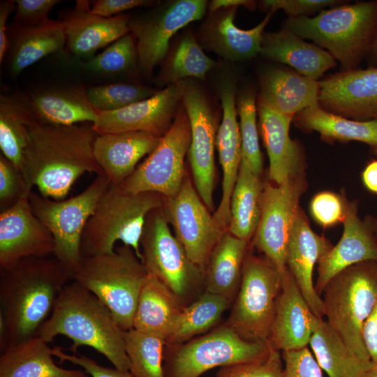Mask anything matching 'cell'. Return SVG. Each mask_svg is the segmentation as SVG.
Masks as SVG:
<instances>
[{"instance_id": "74e56055", "label": "cell", "mask_w": 377, "mask_h": 377, "mask_svg": "<svg viewBox=\"0 0 377 377\" xmlns=\"http://www.w3.org/2000/svg\"><path fill=\"white\" fill-rule=\"evenodd\" d=\"M36 122L25 94L16 92L0 97V148L1 154L22 172L30 127Z\"/></svg>"}, {"instance_id": "3957f363", "label": "cell", "mask_w": 377, "mask_h": 377, "mask_svg": "<svg viewBox=\"0 0 377 377\" xmlns=\"http://www.w3.org/2000/svg\"><path fill=\"white\" fill-rule=\"evenodd\" d=\"M123 332L110 310L94 294L71 281L63 288L47 320L36 336L47 343L59 336L71 339V350L88 346L104 355L114 366L130 370Z\"/></svg>"}, {"instance_id": "db71d44e", "label": "cell", "mask_w": 377, "mask_h": 377, "mask_svg": "<svg viewBox=\"0 0 377 377\" xmlns=\"http://www.w3.org/2000/svg\"><path fill=\"white\" fill-rule=\"evenodd\" d=\"M362 336L371 362L377 364V303L363 325Z\"/></svg>"}, {"instance_id": "c3c4849f", "label": "cell", "mask_w": 377, "mask_h": 377, "mask_svg": "<svg viewBox=\"0 0 377 377\" xmlns=\"http://www.w3.org/2000/svg\"><path fill=\"white\" fill-rule=\"evenodd\" d=\"M283 377H324L322 369L307 346L281 352Z\"/></svg>"}, {"instance_id": "9f6ffc18", "label": "cell", "mask_w": 377, "mask_h": 377, "mask_svg": "<svg viewBox=\"0 0 377 377\" xmlns=\"http://www.w3.org/2000/svg\"><path fill=\"white\" fill-rule=\"evenodd\" d=\"M362 180L369 191L377 194V160L366 165L362 173Z\"/></svg>"}, {"instance_id": "836d02e7", "label": "cell", "mask_w": 377, "mask_h": 377, "mask_svg": "<svg viewBox=\"0 0 377 377\" xmlns=\"http://www.w3.org/2000/svg\"><path fill=\"white\" fill-rule=\"evenodd\" d=\"M249 242L228 231L214 247L205 274V291L227 298L232 304L238 293Z\"/></svg>"}, {"instance_id": "6da1fadb", "label": "cell", "mask_w": 377, "mask_h": 377, "mask_svg": "<svg viewBox=\"0 0 377 377\" xmlns=\"http://www.w3.org/2000/svg\"><path fill=\"white\" fill-rule=\"evenodd\" d=\"M72 276L54 256L0 269V350L36 336Z\"/></svg>"}, {"instance_id": "7dc6e473", "label": "cell", "mask_w": 377, "mask_h": 377, "mask_svg": "<svg viewBox=\"0 0 377 377\" xmlns=\"http://www.w3.org/2000/svg\"><path fill=\"white\" fill-rule=\"evenodd\" d=\"M310 208L313 218L320 225L330 227L343 221L346 205L338 195L323 191L313 198Z\"/></svg>"}, {"instance_id": "ffe728a7", "label": "cell", "mask_w": 377, "mask_h": 377, "mask_svg": "<svg viewBox=\"0 0 377 377\" xmlns=\"http://www.w3.org/2000/svg\"><path fill=\"white\" fill-rule=\"evenodd\" d=\"M219 92L223 117L216 133V147L223 171V180L221 201L213 216L219 226L227 230L230 221V198L241 164L242 142L234 81L229 77L222 79Z\"/></svg>"}, {"instance_id": "484cf974", "label": "cell", "mask_w": 377, "mask_h": 377, "mask_svg": "<svg viewBox=\"0 0 377 377\" xmlns=\"http://www.w3.org/2000/svg\"><path fill=\"white\" fill-rule=\"evenodd\" d=\"M237 8H228L209 13L200 29L202 43L222 58L242 61L260 52L264 29L272 12L252 29L244 30L235 24Z\"/></svg>"}, {"instance_id": "ab89813d", "label": "cell", "mask_w": 377, "mask_h": 377, "mask_svg": "<svg viewBox=\"0 0 377 377\" xmlns=\"http://www.w3.org/2000/svg\"><path fill=\"white\" fill-rule=\"evenodd\" d=\"M216 62L202 50L195 37L185 33L169 52L156 78L158 86L169 85L191 78L205 80Z\"/></svg>"}, {"instance_id": "603a6c76", "label": "cell", "mask_w": 377, "mask_h": 377, "mask_svg": "<svg viewBox=\"0 0 377 377\" xmlns=\"http://www.w3.org/2000/svg\"><path fill=\"white\" fill-rule=\"evenodd\" d=\"M332 246L328 239L311 228L306 216L300 208L288 242L286 267L313 313L319 318L324 317V305L322 297L315 290L313 268Z\"/></svg>"}, {"instance_id": "ee69618b", "label": "cell", "mask_w": 377, "mask_h": 377, "mask_svg": "<svg viewBox=\"0 0 377 377\" xmlns=\"http://www.w3.org/2000/svg\"><path fill=\"white\" fill-rule=\"evenodd\" d=\"M158 90L137 84L113 83L86 88L91 105L98 112H110L147 99Z\"/></svg>"}, {"instance_id": "e0dca14e", "label": "cell", "mask_w": 377, "mask_h": 377, "mask_svg": "<svg viewBox=\"0 0 377 377\" xmlns=\"http://www.w3.org/2000/svg\"><path fill=\"white\" fill-rule=\"evenodd\" d=\"M183 80L124 108L99 112L92 128L98 135L143 131L162 138L182 104Z\"/></svg>"}, {"instance_id": "8fae6325", "label": "cell", "mask_w": 377, "mask_h": 377, "mask_svg": "<svg viewBox=\"0 0 377 377\" xmlns=\"http://www.w3.org/2000/svg\"><path fill=\"white\" fill-rule=\"evenodd\" d=\"M281 276L267 258L248 252L240 286L224 323L245 340L268 341L281 288Z\"/></svg>"}, {"instance_id": "277c9868", "label": "cell", "mask_w": 377, "mask_h": 377, "mask_svg": "<svg viewBox=\"0 0 377 377\" xmlns=\"http://www.w3.org/2000/svg\"><path fill=\"white\" fill-rule=\"evenodd\" d=\"M326 49L346 71L369 53L377 31V2L362 1L321 10L310 17H289L284 28Z\"/></svg>"}, {"instance_id": "816d5d0a", "label": "cell", "mask_w": 377, "mask_h": 377, "mask_svg": "<svg viewBox=\"0 0 377 377\" xmlns=\"http://www.w3.org/2000/svg\"><path fill=\"white\" fill-rule=\"evenodd\" d=\"M52 355L58 357L60 362L68 361L82 367L91 377H135L129 371L102 366L86 355L68 354L59 346L52 348Z\"/></svg>"}, {"instance_id": "91938a15", "label": "cell", "mask_w": 377, "mask_h": 377, "mask_svg": "<svg viewBox=\"0 0 377 377\" xmlns=\"http://www.w3.org/2000/svg\"><path fill=\"white\" fill-rule=\"evenodd\" d=\"M362 377H377V364H374L364 372Z\"/></svg>"}, {"instance_id": "7bdbcfd3", "label": "cell", "mask_w": 377, "mask_h": 377, "mask_svg": "<svg viewBox=\"0 0 377 377\" xmlns=\"http://www.w3.org/2000/svg\"><path fill=\"white\" fill-rule=\"evenodd\" d=\"M236 105L239 117L242 160L246 161L254 172L260 175L263 170V157L258 140L257 107L254 93L251 90L241 92L237 97Z\"/></svg>"}, {"instance_id": "681fc988", "label": "cell", "mask_w": 377, "mask_h": 377, "mask_svg": "<svg viewBox=\"0 0 377 377\" xmlns=\"http://www.w3.org/2000/svg\"><path fill=\"white\" fill-rule=\"evenodd\" d=\"M61 2L58 0H17L13 25L34 27L44 24L50 19L52 8Z\"/></svg>"}, {"instance_id": "f5cc1de1", "label": "cell", "mask_w": 377, "mask_h": 377, "mask_svg": "<svg viewBox=\"0 0 377 377\" xmlns=\"http://www.w3.org/2000/svg\"><path fill=\"white\" fill-rule=\"evenodd\" d=\"M152 3L153 1L148 0H97L93 1L91 11L101 17H110L120 15L119 13L124 11L149 6Z\"/></svg>"}, {"instance_id": "6f0895ef", "label": "cell", "mask_w": 377, "mask_h": 377, "mask_svg": "<svg viewBox=\"0 0 377 377\" xmlns=\"http://www.w3.org/2000/svg\"><path fill=\"white\" fill-rule=\"evenodd\" d=\"M255 1L248 0H213L208 3L207 9L209 13L223 8H238L240 6L251 9L255 7Z\"/></svg>"}, {"instance_id": "e575fe53", "label": "cell", "mask_w": 377, "mask_h": 377, "mask_svg": "<svg viewBox=\"0 0 377 377\" xmlns=\"http://www.w3.org/2000/svg\"><path fill=\"white\" fill-rule=\"evenodd\" d=\"M309 344L329 377H362L373 365L357 355L323 318H316Z\"/></svg>"}, {"instance_id": "d6a6232c", "label": "cell", "mask_w": 377, "mask_h": 377, "mask_svg": "<svg viewBox=\"0 0 377 377\" xmlns=\"http://www.w3.org/2000/svg\"><path fill=\"white\" fill-rule=\"evenodd\" d=\"M52 348L38 336L1 352L0 377H89L84 369H68L53 360Z\"/></svg>"}, {"instance_id": "d590c367", "label": "cell", "mask_w": 377, "mask_h": 377, "mask_svg": "<svg viewBox=\"0 0 377 377\" xmlns=\"http://www.w3.org/2000/svg\"><path fill=\"white\" fill-rule=\"evenodd\" d=\"M263 187L260 175L241 160L230 198V221L227 228L229 233L249 242L253 237L261 214Z\"/></svg>"}, {"instance_id": "9c48e42d", "label": "cell", "mask_w": 377, "mask_h": 377, "mask_svg": "<svg viewBox=\"0 0 377 377\" xmlns=\"http://www.w3.org/2000/svg\"><path fill=\"white\" fill-rule=\"evenodd\" d=\"M142 263L184 306L205 291V272L188 258L172 234L162 207L147 216L140 239Z\"/></svg>"}, {"instance_id": "83f0119b", "label": "cell", "mask_w": 377, "mask_h": 377, "mask_svg": "<svg viewBox=\"0 0 377 377\" xmlns=\"http://www.w3.org/2000/svg\"><path fill=\"white\" fill-rule=\"evenodd\" d=\"M24 94L35 121L42 124H92L99 112L82 87H44Z\"/></svg>"}, {"instance_id": "f907efd6", "label": "cell", "mask_w": 377, "mask_h": 377, "mask_svg": "<svg viewBox=\"0 0 377 377\" xmlns=\"http://www.w3.org/2000/svg\"><path fill=\"white\" fill-rule=\"evenodd\" d=\"M339 1L334 0H265L260 1L263 8L274 13L283 10L290 17L306 16L323 8L337 4Z\"/></svg>"}, {"instance_id": "9a60e30c", "label": "cell", "mask_w": 377, "mask_h": 377, "mask_svg": "<svg viewBox=\"0 0 377 377\" xmlns=\"http://www.w3.org/2000/svg\"><path fill=\"white\" fill-rule=\"evenodd\" d=\"M182 104L188 115L191 140L188 151L194 186L210 211H214V148L217 117L205 89L192 79L183 80Z\"/></svg>"}, {"instance_id": "bcb514c9", "label": "cell", "mask_w": 377, "mask_h": 377, "mask_svg": "<svg viewBox=\"0 0 377 377\" xmlns=\"http://www.w3.org/2000/svg\"><path fill=\"white\" fill-rule=\"evenodd\" d=\"M283 370L281 351L272 348L266 360L221 367L216 377H283Z\"/></svg>"}, {"instance_id": "ba28073f", "label": "cell", "mask_w": 377, "mask_h": 377, "mask_svg": "<svg viewBox=\"0 0 377 377\" xmlns=\"http://www.w3.org/2000/svg\"><path fill=\"white\" fill-rule=\"evenodd\" d=\"M272 349L269 341L245 340L223 323L185 343L165 344L164 376L200 377L216 367L263 361Z\"/></svg>"}, {"instance_id": "7402d4cb", "label": "cell", "mask_w": 377, "mask_h": 377, "mask_svg": "<svg viewBox=\"0 0 377 377\" xmlns=\"http://www.w3.org/2000/svg\"><path fill=\"white\" fill-rule=\"evenodd\" d=\"M269 342L281 352L307 346L316 318L286 267L281 276Z\"/></svg>"}, {"instance_id": "60d3db41", "label": "cell", "mask_w": 377, "mask_h": 377, "mask_svg": "<svg viewBox=\"0 0 377 377\" xmlns=\"http://www.w3.org/2000/svg\"><path fill=\"white\" fill-rule=\"evenodd\" d=\"M123 337L130 363L129 371L135 377H165L163 339L133 328L124 331Z\"/></svg>"}, {"instance_id": "11a10c76", "label": "cell", "mask_w": 377, "mask_h": 377, "mask_svg": "<svg viewBox=\"0 0 377 377\" xmlns=\"http://www.w3.org/2000/svg\"><path fill=\"white\" fill-rule=\"evenodd\" d=\"M15 1L6 0L0 3V63L6 57L10 43L7 33V20L14 10Z\"/></svg>"}, {"instance_id": "ac0fdd59", "label": "cell", "mask_w": 377, "mask_h": 377, "mask_svg": "<svg viewBox=\"0 0 377 377\" xmlns=\"http://www.w3.org/2000/svg\"><path fill=\"white\" fill-rule=\"evenodd\" d=\"M54 239L28 199L0 213V269L30 257L54 256Z\"/></svg>"}, {"instance_id": "f1b7e54d", "label": "cell", "mask_w": 377, "mask_h": 377, "mask_svg": "<svg viewBox=\"0 0 377 377\" xmlns=\"http://www.w3.org/2000/svg\"><path fill=\"white\" fill-rule=\"evenodd\" d=\"M260 54L272 61L287 64L300 74L316 81L337 64L336 59L326 50L305 42L286 29L264 32Z\"/></svg>"}, {"instance_id": "b9f144b4", "label": "cell", "mask_w": 377, "mask_h": 377, "mask_svg": "<svg viewBox=\"0 0 377 377\" xmlns=\"http://www.w3.org/2000/svg\"><path fill=\"white\" fill-rule=\"evenodd\" d=\"M85 68L107 77H136L139 74L134 36L128 34L108 45L101 53L88 59Z\"/></svg>"}, {"instance_id": "d6986e66", "label": "cell", "mask_w": 377, "mask_h": 377, "mask_svg": "<svg viewBox=\"0 0 377 377\" xmlns=\"http://www.w3.org/2000/svg\"><path fill=\"white\" fill-rule=\"evenodd\" d=\"M318 83L322 108L357 121L377 118V66L344 71Z\"/></svg>"}, {"instance_id": "7c38bea8", "label": "cell", "mask_w": 377, "mask_h": 377, "mask_svg": "<svg viewBox=\"0 0 377 377\" xmlns=\"http://www.w3.org/2000/svg\"><path fill=\"white\" fill-rule=\"evenodd\" d=\"M191 140L189 119L181 105L169 130L146 160L119 186L129 193L153 192L175 196L185 177L184 160Z\"/></svg>"}, {"instance_id": "30bf717a", "label": "cell", "mask_w": 377, "mask_h": 377, "mask_svg": "<svg viewBox=\"0 0 377 377\" xmlns=\"http://www.w3.org/2000/svg\"><path fill=\"white\" fill-rule=\"evenodd\" d=\"M110 184L103 173L96 175L83 191L68 199L53 200L33 191L29 195L33 212L54 237V256L71 276L82 260L80 244L84 227Z\"/></svg>"}, {"instance_id": "cb8c5ba5", "label": "cell", "mask_w": 377, "mask_h": 377, "mask_svg": "<svg viewBox=\"0 0 377 377\" xmlns=\"http://www.w3.org/2000/svg\"><path fill=\"white\" fill-rule=\"evenodd\" d=\"M59 21L64 26L68 50L75 56L88 59L99 49L130 33L127 15H96L91 13L88 1H77L75 8Z\"/></svg>"}, {"instance_id": "f546056e", "label": "cell", "mask_w": 377, "mask_h": 377, "mask_svg": "<svg viewBox=\"0 0 377 377\" xmlns=\"http://www.w3.org/2000/svg\"><path fill=\"white\" fill-rule=\"evenodd\" d=\"M258 101L286 115L294 117L302 110L317 105L318 81L284 68L265 71L260 80Z\"/></svg>"}, {"instance_id": "4dcf8cb0", "label": "cell", "mask_w": 377, "mask_h": 377, "mask_svg": "<svg viewBox=\"0 0 377 377\" xmlns=\"http://www.w3.org/2000/svg\"><path fill=\"white\" fill-rule=\"evenodd\" d=\"M9 48L8 68L13 76L43 57L61 50L66 45L62 23L58 20L34 27L12 25L8 29Z\"/></svg>"}, {"instance_id": "4fadbf2b", "label": "cell", "mask_w": 377, "mask_h": 377, "mask_svg": "<svg viewBox=\"0 0 377 377\" xmlns=\"http://www.w3.org/2000/svg\"><path fill=\"white\" fill-rule=\"evenodd\" d=\"M205 0H174L129 21L136 44L139 73L150 76L170 51L172 37L189 23L203 17Z\"/></svg>"}, {"instance_id": "94428289", "label": "cell", "mask_w": 377, "mask_h": 377, "mask_svg": "<svg viewBox=\"0 0 377 377\" xmlns=\"http://www.w3.org/2000/svg\"><path fill=\"white\" fill-rule=\"evenodd\" d=\"M367 221L377 237V219L374 217H368Z\"/></svg>"}, {"instance_id": "2e32d148", "label": "cell", "mask_w": 377, "mask_h": 377, "mask_svg": "<svg viewBox=\"0 0 377 377\" xmlns=\"http://www.w3.org/2000/svg\"><path fill=\"white\" fill-rule=\"evenodd\" d=\"M162 209L188 258L205 272L212 251L227 230L211 215L188 176L175 196L165 198Z\"/></svg>"}, {"instance_id": "52a82bcc", "label": "cell", "mask_w": 377, "mask_h": 377, "mask_svg": "<svg viewBox=\"0 0 377 377\" xmlns=\"http://www.w3.org/2000/svg\"><path fill=\"white\" fill-rule=\"evenodd\" d=\"M323 293L327 323L357 355L371 362L362 330L377 303V261L342 270L330 279Z\"/></svg>"}, {"instance_id": "7a4b0ae2", "label": "cell", "mask_w": 377, "mask_h": 377, "mask_svg": "<svg viewBox=\"0 0 377 377\" xmlns=\"http://www.w3.org/2000/svg\"><path fill=\"white\" fill-rule=\"evenodd\" d=\"M97 135L91 124L33 123L23 156L22 172L27 182L43 197L59 200L85 172L103 174L94 156Z\"/></svg>"}, {"instance_id": "d4e9b609", "label": "cell", "mask_w": 377, "mask_h": 377, "mask_svg": "<svg viewBox=\"0 0 377 377\" xmlns=\"http://www.w3.org/2000/svg\"><path fill=\"white\" fill-rule=\"evenodd\" d=\"M259 129L269 161V179L281 184L304 174V155L299 143L290 138L293 116L283 114L258 101Z\"/></svg>"}, {"instance_id": "6125c7cd", "label": "cell", "mask_w": 377, "mask_h": 377, "mask_svg": "<svg viewBox=\"0 0 377 377\" xmlns=\"http://www.w3.org/2000/svg\"><path fill=\"white\" fill-rule=\"evenodd\" d=\"M376 121H377V118H376Z\"/></svg>"}, {"instance_id": "f35d334b", "label": "cell", "mask_w": 377, "mask_h": 377, "mask_svg": "<svg viewBox=\"0 0 377 377\" xmlns=\"http://www.w3.org/2000/svg\"><path fill=\"white\" fill-rule=\"evenodd\" d=\"M231 306L227 298L205 291L183 308L165 344L183 343L212 330Z\"/></svg>"}, {"instance_id": "5bb4252c", "label": "cell", "mask_w": 377, "mask_h": 377, "mask_svg": "<svg viewBox=\"0 0 377 377\" xmlns=\"http://www.w3.org/2000/svg\"><path fill=\"white\" fill-rule=\"evenodd\" d=\"M306 189L304 174L279 185L264 184L261 214L253 244L281 274L287 267L288 242Z\"/></svg>"}, {"instance_id": "5b68a950", "label": "cell", "mask_w": 377, "mask_h": 377, "mask_svg": "<svg viewBox=\"0 0 377 377\" xmlns=\"http://www.w3.org/2000/svg\"><path fill=\"white\" fill-rule=\"evenodd\" d=\"M164 200L159 193H129L110 184L84 227L82 258L112 253L121 241L142 261L140 239L146 219L151 211L163 207Z\"/></svg>"}, {"instance_id": "8992f818", "label": "cell", "mask_w": 377, "mask_h": 377, "mask_svg": "<svg viewBox=\"0 0 377 377\" xmlns=\"http://www.w3.org/2000/svg\"><path fill=\"white\" fill-rule=\"evenodd\" d=\"M149 272L129 246L82 258L72 281L94 294L110 310L122 331L133 328L141 290Z\"/></svg>"}, {"instance_id": "f6af8a7d", "label": "cell", "mask_w": 377, "mask_h": 377, "mask_svg": "<svg viewBox=\"0 0 377 377\" xmlns=\"http://www.w3.org/2000/svg\"><path fill=\"white\" fill-rule=\"evenodd\" d=\"M32 187L27 182L23 174L0 154V210L3 212L19 201L28 199Z\"/></svg>"}, {"instance_id": "44dd1931", "label": "cell", "mask_w": 377, "mask_h": 377, "mask_svg": "<svg viewBox=\"0 0 377 377\" xmlns=\"http://www.w3.org/2000/svg\"><path fill=\"white\" fill-rule=\"evenodd\" d=\"M343 235L338 243L318 262L315 290L321 296L327 283L335 275L352 265L377 261V237L367 220L362 221L355 202H347Z\"/></svg>"}, {"instance_id": "680465c9", "label": "cell", "mask_w": 377, "mask_h": 377, "mask_svg": "<svg viewBox=\"0 0 377 377\" xmlns=\"http://www.w3.org/2000/svg\"><path fill=\"white\" fill-rule=\"evenodd\" d=\"M369 53L373 61L377 64V31Z\"/></svg>"}, {"instance_id": "1f68e13d", "label": "cell", "mask_w": 377, "mask_h": 377, "mask_svg": "<svg viewBox=\"0 0 377 377\" xmlns=\"http://www.w3.org/2000/svg\"><path fill=\"white\" fill-rule=\"evenodd\" d=\"M184 307L171 290L149 273L138 298L133 329L165 342Z\"/></svg>"}, {"instance_id": "4316f807", "label": "cell", "mask_w": 377, "mask_h": 377, "mask_svg": "<svg viewBox=\"0 0 377 377\" xmlns=\"http://www.w3.org/2000/svg\"><path fill=\"white\" fill-rule=\"evenodd\" d=\"M161 139L143 131L98 135L94 156L111 184L120 186L135 171L138 161L155 149Z\"/></svg>"}, {"instance_id": "8d00e7d4", "label": "cell", "mask_w": 377, "mask_h": 377, "mask_svg": "<svg viewBox=\"0 0 377 377\" xmlns=\"http://www.w3.org/2000/svg\"><path fill=\"white\" fill-rule=\"evenodd\" d=\"M295 121L301 128L316 131L323 138L341 142H362L377 153L376 119L351 120L317 105L298 112L295 114Z\"/></svg>"}]
</instances>
